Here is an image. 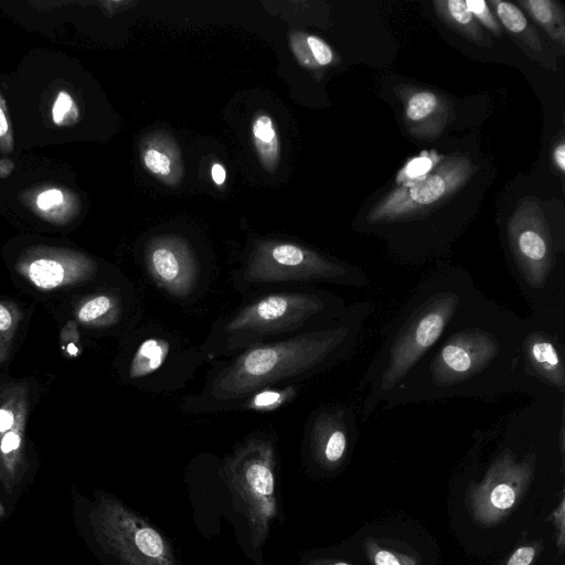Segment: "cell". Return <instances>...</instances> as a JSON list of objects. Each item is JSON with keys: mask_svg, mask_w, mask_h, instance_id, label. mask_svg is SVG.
Returning a JSON list of instances; mask_svg holds the SVG:
<instances>
[{"mask_svg": "<svg viewBox=\"0 0 565 565\" xmlns=\"http://www.w3.org/2000/svg\"><path fill=\"white\" fill-rule=\"evenodd\" d=\"M63 202V193L57 189H49L39 194L36 205L40 210L46 211Z\"/></svg>", "mask_w": 565, "mask_h": 565, "instance_id": "obj_32", "label": "cell"}, {"mask_svg": "<svg viewBox=\"0 0 565 565\" xmlns=\"http://www.w3.org/2000/svg\"><path fill=\"white\" fill-rule=\"evenodd\" d=\"M26 382L0 385V482L7 493L22 480L25 467V430L30 404Z\"/></svg>", "mask_w": 565, "mask_h": 565, "instance_id": "obj_11", "label": "cell"}, {"mask_svg": "<svg viewBox=\"0 0 565 565\" xmlns=\"http://www.w3.org/2000/svg\"><path fill=\"white\" fill-rule=\"evenodd\" d=\"M78 110L72 96L66 92H60L52 107V119L54 124L67 125L77 118Z\"/></svg>", "mask_w": 565, "mask_h": 565, "instance_id": "obj_26", "label": "cell"}, {"mask_svg": "<svg viewBox=\"0 0 565 565\" xmlns=\"http://www.w3.org/2000/svg\"><path fill=\"white\" fill-rule=\"evenodd\" d=\"M289 394L288 390H265L254 394L247 405L253 409L269 411L281 405Z\"/></svg>", "mask_w": 565, "mask_h": 565, "instance_id": "obj_27", "label": "cell"}, {"mask_svg": "<svg viewBox=\"0 0 565 565\" xmlns=\"http://www.w3.org/2000/svg\"><path fill=\"white\" fill-rule=\"evenodd\" d=\"M519 4L554 42L565 45L564 9L557 1L520 0Z\"/></svg>", "mask_w": 565, "mask_h": 565, "instance_id": "obj_18", "label": "cell"}, {"mask_svg": "<svg viewBox=\"0 0 565 565\" xmlns=\"http://www.w3.org/2000/svg\"><path fill=\"white\" fill-rule=\"evenodd\" d=\"M536 552L537 547L535 545H521L511 554L505 565H531Z\"/></svg>", "mask_w": 565, "mask_h": 565, "instance_id": "obj_30", "label": "cell"}, {"mask_svg": "<svg viewBox=\"0 0 565 565\" xmlns=\"http://www.w3.org/2000/svg\"><path fill=\"white\" fill-rule=\"evenodd\" d=\"M363 551L372 565H420L416 555L384 547L372 537L364 540Z\"/></svg>", "mask_w": 565, "mask_h": 565, "instance_id": "obj_22", "label": "cell"}, {"mask_svg": "<svg viewBox=\"0 0 565 565\" xmlns=\"http://www.w3.org/2000/svg\"><path fill=\"white\" fill-rule=\"evenodd\" d=\"M511 275L531 310L565 307L563 250L537 201H520L505 226Z\"/></svg>", "mask_w": 565, "mask_h": 565, "instance_id": "obj_4", "label": "cell"}, {"mask_svg": "<svg viewBox=\"0 0 565 565\" xmlns=\"http://www.w3.org/2000/svg\"><path fill=\"white\" fill-rule=\"evenodd\" d=\"M4 515V508L0 501V518Z\"/></svg>", "mask_w": 565, "mask_h": 565, "instance_id": "obj_38", "label": "cell"}, {"mask_svg": "<svg viewBox=\"0 0 565 565\" xmlns=\"http://www.w3.org/2000/svg\"><path fill=\"white\" fill-rule=\"evenodd\" d=\"M488 6L494 13L501 26L522 45V49L532 54V57L545 62V50L536 28L530 22L525 13L514 3L501 0H489Z\"/></svg>", "mask_w": 565, "mask_h": 565, "instance_id": "obj_16", "label": "cell"}, {"mask_svg": "<svg viewBox=\"0 0 565 565\" xmlns=\"http://www.w3.org/2000/svg\"><path fill=\"white\" fill-rule=\"evenodd\" d=\"M520 358L532 381L565 395V307L531 310L524 318Z\"/></svg>", "mask_w": 565, "mask_h": 565, "instance_id": "obj_10", "label": "cell"}, {"mask_svg": "<svg viewBox=\"0 0 565 565\" xmlns=\"http://www.w3.org/2000/svg\"><path fill=\"white\" fill-rule=\"evenodd\" d=\"M90 522L96 540L120 565H180L160 529L107 493L96 497Z\"/></svg>", "mask_w": 565, "mask_h": 565, "instance_id": "obj_6", "label": "cell"}, {"mask_svg": "<svg viewBox=\"0 0 565 565\" xmlns=\"http://www.w3.org/2000/svg\"><path fill=\"white\" fill-rule=\"evenodd\" d=\"M303 565H353V564L343 562L340 559H335L332 557L311 556V557L305 558Z\"/></svg>", "mask_w": 565, "mask_h": 565, "instance_id": "obj_33", "label": "cell"}, {"mask_svg": "<svg viewBox=\"0 0 565 565\" xmlns=\"http://www.w3.org/2000/svg\"><path fill=\"white\" fill-rule=\"evenodd\" d=\"M478 290L471 274L460 267H441L423 277L383 329L381 344L359 382L363 420L384 405Z\"/></svg>", "mask_w": 565, "mask_h": 565, "instance_id": "obj_2", "label": "cell"}, {"mask_svg": "<svg viewBox=\"0 0 565 565\" xmlns=\"http://www.w3.org/2000/svg\"><path fill=\"white\" fill-rule=\"evenodd\" d=\"M356 416L345 405L320 409L309 429L308 450L312 463L324 472L340 469L358 437Z\"/></svg>", "mask_w": 565, "mask_h": 565, "instance_id": "obj_12", "label": "cell"}, {"mask_svg": "<svg viewBox=\"0 0 565 565\" xmlns=\"http://www.w3.org/2000/svg\"><path fill=\"white\" fill-rule=\"evenodd\" d=\"M15 268L34 288L49 291L88 279L95 264L77 253L43 249L20 258Z\"/></svg>", "mask_w": 565, "mask_h": 565, "instance_id": "obj_13", "label": "cell"}, {"mask_svg": "<svg viewBox=\"0 0 565 565\" xmlns=\"http://www.w3.org/2000/svg\"><path fill=\"white\" fill-rule=\"evenodd\" d=\"M211 174H212L213 181L218 185L223 184L226 179V171L223 168V166H221L218 163L213 164Z\"/></svg>", "mask_w": 565, "mask_h": 565, "instance_id": "obj_35", "label": "cell"}, {"mask_svg": "<svg viewBox=\"0 0 565 565\" xmlns=\"http://www.w3.org/2000/svg\"><path fill=\"white\" fill-rule=\"evenodd\" d=\"M143 162L147 169L154 174L167 175L170 173L169 158L156 149H148L145 152Z\"/></svg>", "mask_w": 565, "mask_h": 565, "instance_id": "obj_29", "label": "cell"}, {"mask_svg": "<svg viewBox=\"0 0 565 565\" xmlns=\"http://www.w3.org/2000/svg\"><path fill=\"white\" fill-rule=\"evenodd\" d=\"M8 120L2 108H0V137L8 132Z\"/></svg>", "mask_w": 565, "mask_h": 565, "instance_id": "obj_37", "label": "cell"}, {"mask_svg": "<svg viewBox=\"0 0 565 565\" xmlns=\"http://www.w3.org/2000/svg\"><path fill=\"white\" fill-rule=\"evenodd\" d=\"M475 171L465 153L444 157L423 180L398 185L387 193L367 212L365 223L388 225L423 217L462 189Z\"/></svg>", "mask_w": 565, "mask_h": 565, "instance_id": "obj_8", "label": "cell"}, {"mask_svg": "<svg viewBox=\"0 0 565 565\" xmlns=\"http://www.w3.org/2000/svg\"><path fill=\"white\" fill-rule=\"evenodd\" d=\"M403 103V117L408 132L420 140H434L454 118L450 100L431 89L411 85L395 87Z\"/></svg>", "mask_w": 565, "mask_h": 565, "instance_id": "obj_14", "label": "cell"}, {"mask_svg": "<svg viewBox=\"0 0 565 565\" xmlns=\"http://www.w3.org/2000/svg\"><path fill=\"white\" fill-rule=\"evenodd\" d=\"M554 524L556 527V544L559 551L564 550L565 545V500L562 497L558 507L553 512Z\"/></svg>", "mask_w": 565, "mask_h": 565, "instance_id": "obj_31", "label": "cell"}, {"mask_svg": "<svg viewBox=\"0 0 565 565\" xmlns=\"http://www.w3.org/2000/svg\"><path fill=\"white\" fill-rule=\"evenodd\" d=\"M14 169V163L11 159L2 158L0 159V178H8Z\"/></svg>", "mask_w": 565, "mask_h": 565, "instance_id": "obj_36", "label": "cell"}, {"mask_svg": "<svg viewBox=\"0 0 565 565\" xmlns=\"http://www.w3.org/2000/svg\"><path fill=\"white\" fill-rule=\"evenodd\" d=\"M75 317L77 322L86 327H107L117 322L119 303L111 295H94L85 298L76 307Z\"/></svg>", "mask_w": 565, "mask_h": 565, "instance_id": "obj_19", "label": "cell"}, {"mask_svg": "<svg viewBox=\"0 0 565 565\" xmlns=\"http://www.w3.org/2000/svg\"><path fill=\"white\" fill-rule=\"evenodd\" d=\"M250 281H324L365 288L371 280L363 269L294 244L267 245L257 250L245 274Z\"/></svg>", "mask_w": 565, "mask_h": 565, "instance_id": "obj_9", "label": "cell"}, {"mask_svg": "<svg viewBox=\"0 0 565 565\" xmlns=\"http://www.w3.org/2000/svg\"><path fill=\"white\" fill-rule=\"evenodd\" d=\"M373 310L372 302L358 301L326 324L247 350L215 379L213 396L238 399L277 381L334 366L354 352Z\"/></svg>", "mask_w": 565, "mask_h": 565, "instance_id": "obj_3", "label": "cell"}, {"mask_svg": "<svg viewBox=\"0 0 565 565\" xmlns=\"http://www.w3.org/2000/svg\"><path fill=\"white\" fill-rule=\"evenodd\" d=\"M224 472L246 521L255 565H265L262 550L280 515L276 451L269 441L252 438L226 460Z\"/></svg>", "mask_w": 565, "mask_h": 565, "instance_id": "obj_5", "label": "cell"}, {"mask_svg": "<svg viewBox=\"0 0 565 565\" xmlns=\"http://www.w3.org/2000/svg\"><path fill=\"white\" fill-rule=\"evenodd\" d=\"M306 42L318 66H327L333 63V51L323 40L315 35H308Z\"/></svg>", "mask_w": 565, "mask_h": 565, "instance_id": "obj_28", "label": "cell"}, {"mask_svg": "<svg viewBox=\"0 0 565 565\" xmlns=\"http://www.w3.org/2000/svg\"><path fill=\"white\" fill-rule=\"evenodd\" d=\"M22 317L23 313L17 303L0 300V364L4 363L10 356Z\"/></svg>", "mask_w": 565, "mask_h": 565, "instance_id": "obj_21", "label": "cell"}, {"mask_svg": "<svg viewBox=\"0 0 565 565\" xmlns=\"http://www.w3.org/2000/svg\"><path fill=\"white\" fill-rule=\"evenodd\" d=\"M344 301L327 291L273 294L244 307L228 321L226 331L265 335L303 326H322L345 309Z\"/></svg>", "mask_w": 565, "mask_h": 565, "instance_id": "obj_7", "label": "cell"}, {"mask_svg": "<svg viewBox=\"0 0 565 565\" xmlns=\"http://www.w3.org/2000/svg\"><path fill=\"white\" fill-rule=\"evenodd\" d=\"M466 6L479 24H482L497 38H501L502 26L488 6L487 1L467 0Z\"/></svg>", "mask_w": 565, "mask_h": 565, "instance_id": "obj_25", "label": "cell"}, {"mask_svg": "<svg viewBox=\"0 0 565 565\" xmlns=\"http://www.w3.org/2000/svg\"><path fill=\"white\" fill-rule=\"evenodd\" d=\"M433 6L438 18L448 28L480 46L492 45L491 39L484 34L481 25L468 10L465 0H436Z\"/></svg>", "mask_w": 565, "mask_h": 565, "instance_id": "obj_17", "label": "cell"}, {"mask_svg": "<svg viewBox=\"0 0 565 565\" xmlns=\"http://www.w3.org/2000/svg\"><path fill=\"white\" fill-rule=\"evenodd\" d=\"M441 160L435 152H423L420 156L411 159L398 172L396 182L398 185H406L423 180Z\"/></svg>", "mask_w": 565, "mask_h": 565, "instance_id": "obj_24", "label": "cell"}, {"mask_svg": "<svg viewBox=\"0 0 565 565\" xmlns=\"http://www.w3.org/2000/svg\"><path fill=\"white\" fill-rule=\"evenodd\" d=\"M170 345L166 340L150 338L136 350L129 366V377L140 379L157 371L166 361Z\"/></svg>", "mask_w": 565, "mask_h": 565, "instance_id": "obj_20", "label": "cell"}, {"mask_svg": "<svg viewBox=\"0 0 565 565\" xmlns=\"http://www.w3.org/2000/svg\"><path fill=\"white\" fill-rule=\"evenodd\" d=\"M152 277L170 294L179 297L191 292L198 270L189 252L172 242L152 246L148 255Z\"/></svg>", "mask_w": 565, "mask_h": 565, "instance_id": "obj_15", "label": "cell"}, {"mask_svg": "<svg viewBox=\"0 0 565 565\" xmlns=\"http://www.w3.org/2000/svg\"><path fill=\"white\" fill-rule=\"evenodd\" d=\"M553 162L562 173L565 171V143L563 140L553 150Z\"/></svg>", "mask_w": 565, "mask_h": 565, "instance_id": "obj_34", "label": "cell"}, {"mask_svg": "<svg viewBox=\"0 0 565 565\" xmlns=\"http://www.w3.org/2000/svg\"><path fill=\"white\" fill-rule=\"evenodd\" d=\"M523 324L524 318L479 289L396 386L384 408L458 397L493 403L514 393L533 398L559 395L524 373Z\"/></svg>", "mask_w": 565, "mask_h": 565, "instance_id": "obj_1", "label": "cell"}, {"mask_svg": "<svg viewBox=\"0 0 565 565\" xmlns=\"http://www.w3.org/2000/svg\"><path fill=\"white\" fill-rule=\"evenodd\" d=\"M253 136L263 159L268 162L275 160L277 156V137L269 116L259 115L254 120Z\"/></svg>", "mask_w": 565, "mask_h": 565, "instance_id": "obj_23", "label": "cell"}]
</instances>
